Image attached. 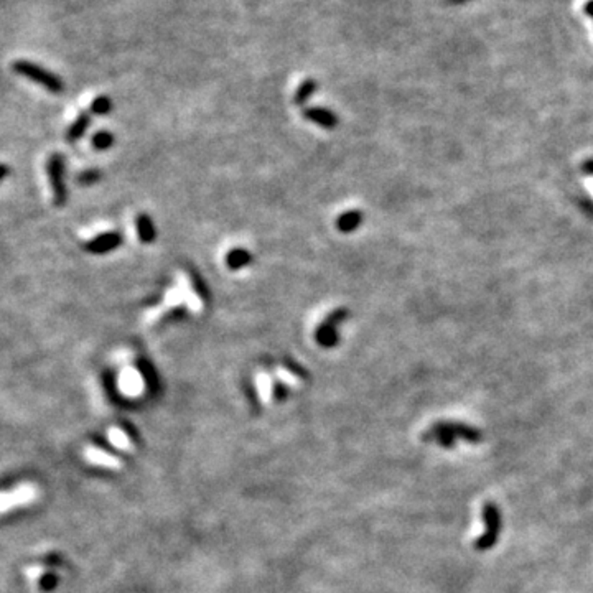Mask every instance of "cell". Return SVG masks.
<instances>
[{
    "mask_svg": "<svg viewBox=\"0 0 593 593\" xmlns=\"http://www.w3.org/2000/svg\"><path fill=\"white\" fill-rule=\"evenodd\" d=\"M12 69L17 74H20V76L28 78L30 81L37 83V85L43 86L50 92H55V94H60V92L65 89V85L60 76H56V74L48 71V69L42 68V66L32 63V61H26V60L15 61V63L12 65Z\"/></svg>",
    "mask_w": 593,
    "mask_h": 593,
    "instance_id": "cell-1",
    "label": "cell"
},
{
    "mask_svg": "<svg viewBox=\"0 0 593 593\" xmlns=\"http://www.w3.org/2000/svg\"><path fill=\"white\" fill-rule=\"evenodd\" d=\"M48 180L53 191V201L56 206H65L68 200V190L65 184V158L61 153H53L46 164Z\"/></svg>",
    "mask_w": 593,
    "mask_h": 593,
    "instance_id": "cell-2",
    "label": "cell"
},
{
    "mask_svg": "<svg viewBox=\"0 0 593 593\" xmlns=\"http://www.w3.org/2000/svg\"><path fill=\"white\" fill-rule=\"evenodd\" d=\"M483 521H485V533H483L476 540L478 551H488L498 542L499 531H501V516L498 508L493 503H486L483 508Z\"/></svg>",
    "mask_w": 593,
    "mask_h": 593,
    "instance_id": "cell-3",
    "label": "cell"
},
{
    "mask_svg": "<svg viewBox=\"0 0 593 593\" xmlns=\"http://www.w3.org/2000/svg\"><path fill=\"white\" fill-rule=\"evenodd\" d=\"M38 496L37 488L33 485H22L12 491H6L2 495V513H7L12 508H20L32 503Z\"/></svg>",
    "mask_w": 593,
    "mask_h": 593,
    "instance_id": "cell-4",
    "label": "cell"
},
{
    "mask_svg": "<svg viewBox=\"0 0 593 593\" xmlns=\"http://www.w3.org/2000/svg\"><path fill=\"white\" fill-rule=\"evenodd\" d=\"M122 243H124V237H122L121 232H103V234L94 237V239L86 244V250L91 254H108L117 249L119 246H122Z\"/></svg>",
    "mask_w": 593,
    "mask_h": 593,
    "instance_id": "cell-5",
    "label": "cell"
},
{
    "mask_svg": "<svg viewBox=\"0 0 593 593\" xmlns=\"http://www.w3.org/2000/svg\"><path fill=\"white\" fill-rule=\"evenodd\" d=\"M433 430H437V432H443L452 435L454 438H465V440L468 442H478L481 440V433L478 432L476 429L468 427V425L465 424H456V422H442V424H437L432 427Z\"/></svg>",
    "mask_w": 593,
    "mask_h": 593,
    "instance_id": "cell-6",
    "label": "cell"
},
{
    "mask_svg": "<svg viewBox=\"0 0 593 593\" xmlns=\"http://www.w3.org/2000/svg\"><path fill=\"white\" fill-rule=\"evenodd\" d=\"M303 117H305L307 121L313 122L316 126L323 127V129H335L338 122H340V119H338L335 112L323 108H307L305 111H303Z\"/></svg>",
    "mask_w": 593,
    "mask_h": 593,
    "instance_id": "cell-7",
    "label": "cell"
},
{
    "mask_svg": "<svg viewBox=\"0 0 593 593\" xmlns=\"http://www.w3.org/2000/svg\"><path fill=\"white\" fill-rule=\"evenodd\" d=\"M85 456H86V460L89 461V463L98 465V467L109 468V470L122 468V461L119 460L117 456L108 454V452H104V450H99V448H96V447H86Z\"/></svg>",
    "mask_w": 593,
    "mask_h": 593,
    "instance_id": "cell-8",
    "label": "cell"
},
{
    "mask_svg": "<svg viewBox=\"0 0 593 593\" xmlns=\"http://www.w3.org/2000/svg\"><path fill=\"white\" fill-rule=\"evenodd\" d=\"M315 340L320 346H323V348H333V346H336L338 341H340V336H338L335 325L323 320V322L320 323V327L316 328Z\"/></svg>",
    "mask_w": 593,
    "mask_h": 593,
    "instance_id": "cell-9",
    "label": "cell"
},
{
    "mask_svg": "<svg viewBox=\"0 0 593 593\" xmlns=\"http://www.w3.org/2000/svg\"><path fill=\"white\" fill-rule=\"evenodd\" d=\"M135 227H137L139 239L142 244H152L157 237L155 226H153L152 218L148 214L140 213L137 219H135Z\"/></svg>",
    "mask_w": 593,
    "mask_h": 593,
    "instance_id": "cell-10",
    "label": "cell"
},
{
    "mask_svg": "<svg viewBox=\"0 0 593 593\" xmlns=\"http://www.w3.org/2000/svg\"><path fill=\"white\" fill-rule=\"evenodd\" d=\"M363 218V213L359 209H351L348 213H343L341 216H338L336 219V230L340 232H345V234L353 232L361 226Z\"/></svg>",
    "mask_w": 593,
    "mask_h": 593,
    "instance_id": "cell-11",
    "label": "cell"
},
{
    "mask_svg": "<svg viewBox=\"0 0 593 593\" xmlns=\"http://www.w3.org/2000/svg\"><path fill=\"white\" fill-rule=\"evenodd\" d=\"M252 262V254L244 248H234L226 254V266L230 270H239Z\"/></svg>",
    "mask_w": 593,
    "mask_h": 593,
    "instance_id": "cell-12",
    "label": "cell"
},
{
    "mask_svg": "<svg viewBox=\"0 0 593 593\" xmlns=\"http://www.w3.org/2000/svg\"><path fill=\"white\" fill-rule=\"evenodd\" d=\"M91 117L87 112H81L76 117V121L73 122L71 126H69L68 132H66V139H68V142H76L85 135V132L87 130V127H89Z\"/></svg>",
    "mask_w": 593,
    "mask_h": 593,
    "instance_id": "cell-13",
    "label": "cell"
},
{
    "mask_svg": "<svg viewBox=\"0 0 593 593\" xmlns=\"http://www.w3.org/2000/svg\"><path fill=\"white\" fill-rule=\"evenodd\" d=\"M188 274H190L191 287H193V290H195L198 298H200V300L203 302L205 305H209L211 303V290L208 289V285H206L203 277L200 275V272H196L193 269L188 270Z\"/></svg>",
    "mask_w": 593,
    "mask_h": 593,
    "instance_id": "cell-14",
    "label": "cell"
},
{
    "mask_svg": "<svg viewBox=\"0 0 593 593\" xmlns=\"http://www.w3.org/2000/svg\"><path fill=\"white\" fill-rule=\"evenodd\" d=\"M108 440H109V443H111L112 447H116L117 450L130 452L132 448H134V443L130 442L129 435H127L124 432V430H121V429H117V427H112L111 430H109V432H108Z\"/></svg>",
    "mask_w": 593,
    "mask_h": 593,
    "instance_id": "cell-15",
    "label": "cell"
},
{
    "mask_svg": "<svg viewBox=\"0 0 593 593\" xmlns=\"http://www.w3.org/2000/svg\"><path fill=\"white\" fill-rule=\"evenodd\" d=\"M316 89H318V83H316L313 78H307L305 81L297 87L295 96H293V103L297 105H303L311 98V94H313Z\"/></svg>",
    "mask_w": 593,
    "mask_h": 593,
    "instance_id": "cell-16",
    "label": "cell"
},
{
    "mask_svg": "<svg viewBox=\"0 0 593 593\" xmlns=\"http://www.w3.org/2000/svg\"><path fill=\"white\" fill-rule=\"evenodd\" d=\"M92 147L98 148V151H108L112 147L114 144V135L109 130H99L92 135Z\"/></svg>",
    "mask_w": 593,
    "mask_h": 593,
    "instance_id": "cell-17",
    "label": "cell"
},
{
    "mask_svg": "<svg viewBox=\"0 0 593 593\" xmlns=\"http://www.w3.org/2000/svg\"><path fill=\"white\" fill-rule=\"evenodd\" d=\"M89 109L92 114H96V116H105V114L112 111V101L109 99L108 96H98V98L91 103Z\"/></svg>",
    "mask_w": 593,
    "mask_h": 593,
    "instance_id": "cell-18",
    "label": "cell"
},
{
    "mask_svg": "<svg viewBox=\"0 0 593 593\" xmlns=\"http://www.w3.org/2000/svg\"><path fill=\"white\" fill-rule=\"evenodd\" d=\"M187 315H188V311H187V309H184V307H175V309H171L170 311H166V313L164 316H162L160 323L165 325V323L180 322V320L187 318Z\"/></svg>",
    "mask_w": 593,
    "mask_h": 593,
    "instance_id": "cell-19",
    "label": "cell"
},
{
    "mask_svg": "<svg viewBox=\"0 0 593 593\" xmlns=\"http://www.w3.org/2000/svg\"><path fill=\"white\" fill-rule=\"evenodd\" d=\"M99 180H101V171L98 169H87L85 171H81V173L76 177V182L85 184V187L94 184L96 182H99Z\"/></svg>",
    "mask_w": 593,
    "mask_h": 593,
    "instance_id": "cell-20",
    "label": "cell"
},
{
    "mask_svg": "<svg viewBox=\"0 0 593 593\" xmlns=\"http://www.w3.org/2000/svg\"><path fill=\"white\" fill-rule=\"evenodd\" d=\"M348 315H350L348 309H336L335 311H332V313H329L327 318H325V322H328V323H332V325H335V327H338V325L343 323L346 318H348Z\"/></svg>",
    "mask_w": 593,
    "mask_h": 593,
    "instance_id": "cell-21",
    "label": "cell"
},
{
    "mask_svg": "<svg viewBox=\"0 0 593 593\" xmlns=\"http://www.w3.org/2000/svg\"><path fill=\"white\" fill-rule=\"evenodd\" d=\"M582 169H583V171H585V173H588V175H590V177H593V158H588V160L583 162Z\"/></svg>",
    "mask_w": 593,
    "mask_h": 593,
    "instance_id": "cell-22",
    "label": "cell"
},
{
    "mask_svg": "<svg viewBox=\"0 0 593 593\" xmlns=\"http://www.w3.org/2000/svg\"><path fill=\"white\" fill-rule=\"evenodd\" d=\"M42 572H43V570L40 569V567H32V569L26 570V575L33 578V577H37V575H42Z\"/></svg>",
    "mask_w": 593,
    "mask_h": 593,
    "instance_id": "cell-23",
    "label": "cell"
},
{
    "mask_svg": "<svg viewBox=\"0 0 593 593\" xmlns=\"http://www.w3.org/2000/svg\"><path fill=\"white\" fill-rule=\"evenodd\" d=\"M585 13L590 17V19H593V0H588L585 3Z\"/></svg>",
    "mask_w": 593,
    "mask_h": 593,
    "instance_id": "cell-24",
    "label": "cell"
},
{
    "mask_svg": "<svg viewBox=\"0 0 593 593\" xmlns=\"http://www.w3.org/2000/svg\"><path fill=\"white\" fill-rule=\"evenodd\" d=\"M470 0H445V3L448 6H461V3H467Z\"/></svg>",
    "mask_w": 593,
    "mask_h": 593,
    "instance_id": "cell-25",
    "label": "cell"
},
{
    "mask_svg": "<svg viewBox=\"0 0 593 593\" xmlns=\"http://www.w3.org/2000/svg\"><path fill=\"white\" fill-rule=\"evenodd\" d=\"M8 173H10V169H8V165H2V180H6L8 177Z\"/></svg>",
    "mask_w": 593,
    "mask_h": 593,
    "instance_id": "cell-26",
    "label": "cell"
}]
</instances>
